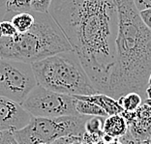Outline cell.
Masks as SVG:
<instances>
[{
	"label": "cell",
	"instance_id": "1",
	"mask_svg": "<svg viewBox=\"0 0 151 144\" xmlns=\"http://www.w3.org/2000/svg\"><path fill=\"white\" fill-rule=\"evenodd\" d=\"M57 22L99 93L106 94L115 58V0H52Z\"/></svg>",
	"mask_w": 151,
	"mask_h": 144
},
{
	"label": "cell",
	"instance_id": "2",
	"mask_svg": "<svg viewBox=\"0 0 151 144\" xmlns=\"http://www.w3.org/2000/svg\"><path fill=\"white\" fill-rule=\"evenodd\" d=\"M117 34L115 58L106 94L117 99L130 92L145 94L151 73V29L134 0H115Z\"/></svg>",
	"mask_w": 151,
	"mask_h": 144
},
{
	"label": "cell",
	"instance_id": "3",
	"mask_svg": "<svg viewBox=\"0 0 151 144\" xmlns=\"http://www.w3.org/2000/svg\"><path fill=\"white\" fill-rule=\"evenodd\" d=\"M33 13L35 21L28 31L14 37L0 38V59L32 64L57 53L74 50L49 13Z\"/></svg>",
	"mask_w": 151,
	"mask_h": 144
},
{
	"label": "cell",
	"instance_id": "4",
	"mask_svg": "<svg viewBox=\"0 0 151 144\" xmlns=\"http://www.w3.org/2000/svg\"><path fill=\"white\" fill-rule=\"evenodd\" d=\"M31 66L37 83L49 90L71 96L99 93L74 50L47 57Z\"/></svg>",
	"mask_w": 151,
	"mask_h": 144
},
{
	"label": "cell",
	"instance_id": "5",
	"mask_svg": "<svg viewBox=\"0 0 151 144\" xmlns=\"http://www.w3.org/2000/svg\"><path fill=\"white\" fill-rule=\"evenodd\" d=\"M86 115H69L60 117H34L24 128L13 132L19 144H51L62 136H82L85 133Z\"/></svg>",
	"mask_w": 151,
	"mask_h": 144
},
{
	"label": "cell",
	"instance_id": "6",
	"mask_svg": "<svg viewBox=\"0 0 151 144\" xmlns=\"http://www.w3.org/2000/svg\"><path fill=\"white\" fill-rule=\"evenodd\" d=\"M37 84L31 64L0 59V96L22 104Z\"/></svg>",
	"mask_w": 151,
	"mask_h": 144
},
{
	"label": "cell",
	"instance_id": "7",
	"mask_svg": "<svg viewBox=\"0 0 151 144\" xmlns=\"http://www.w3.org/2000/svg\"><path fill=\"white\" fill-rule=\"evenodd\" d=\"M76 104L77 99L74 96L57 93L37 84L22 105L34 117L53 118L81 115L76 109Z\"/></svg>",
	"mask_w": 151,
	"mask_h": 144
},
{
	"label": "cell",
	"instance_id": "8",
	"mask_svg": "<svg viewBox=\"0 0 151 144\" xmlns=\"http://www.w3.org/2000/svg\"><path fill=\"white\" fill-rule=\"evenodd\" d=\"M31 118L22 104L0 96V131H19L28 125Z\"/></svg>",
	"mask_w": 151,
	"mask_h": 144
},
{
	"label": "cell",
	"instance_id": "9",
	"mask_svg": "<svg viewBox=\"0 0 151 144\" xmlns=\"http://www.w3.org/2000/svg\"><path fill=\"white\" fill-rule=\"evenodd\" d=\"M128 130L137 139L145 140L151 135V107L145 102L135 110V117L128 123Z\"/></svg>",
	"mask_w": 151,
	"mask_h": 144
},
{
	"label": "cell",
	"instance_id": "10",
	"mask_svg": "<svg viewBox=\"0 0 151 144\" xmlns=\"http://www.w3.org/2000/svg\"><path fill=\"white\" fill-rule=\"evenodd\" d=\"M78 100H84L91 102L93 104L99 105L102 107L104 110L107 112L108 115H113V114H120L124 109L118 104V102L116 99L111 97L107 94L104 93H97L94 95H88V96H83V95H77L74 96Z\"/></svg>",
	"mask_w": 151,
	"mask_h": 144
},
{
	"label": "cell",
	"instance_id": "11",
	"mask_svg": "<svg viewBox=\"0 0 151 144\" xmlns=\"http://www.w3.org/2000/svg\"><path fill=\"white\" fill-rule=\"evenodd\" d=\"M127 131L128 124L121 114L109 115L106 117L103 125V132L106 135H111L113 138H119L120 136L124 135Z\"/></svg>",
	"mask_w": 151,
	"mask_h": 144
},
{
	"label": "cell",
	"instance_id": "12",
	"mask_svg": "<svg viewBox=\"0 0 151 144\" xmlns=\"http://www.w3.org/2000/svg\"><path fill=\"white\" fill-rule=\"evenodd\" d=\"M34 21H35V16L32 11L18 13L11 19V22L18 33L27 32L32 27Z\"/></svg>",
	"mask_w": 151,
	"mask_h": 144
},
{
	"label": "cell",
	"instance_id": "13",
	"mask_svg": "<svg viewBox=\"0 0 151 144\" xmlns=\"http://www.w3.org/2000/svg\"><path fill=\"white\" fill-rule=\"evenodd\" d=\"M76 109L78 114L86 116H101V117H108V114L104 109L99 105L93 104L91 102L84 100H78L76 104Z\"/></svg>",
	"mask_w": 151,
	"mask_h": 144
},
{
	"label": "cell",
	"instance_id": "14",
	"mask_svg": "<svg viewBox=\"0 0 151 144\" xmlns=\"http://www.w3.org/2000/svg\"><path fill=\"white\" fill-rule=\"evenodd\" d=\"M117 102L123 109L127 111H135L142 104V96L137 92H130L121 96L117 99Z\"/></svg>",
	"mask_w": 151,
	"mask_h": 144
},
{
	"label": "cell",
	"instance_id": "15",
	"mask_svg": "<svg viewBox=\"0 0 151 144\" xmlns=\"http://www.w3.org/2000/svg\"><path fill=\"white\" fill-rule=\"evenodd\" d=\"M106 117L101 116H90L85 122V132L88 133H95V135H104L103 132V125H104Z\"/></svg>",
	"mask_w": 151,
	"mask_h": 144
},
{
	"label": "cell",
	"instance_id": "16",
	"mask_svg": "<svg viewBox=\"0 0 151 144\" xmlns=\"http://www.w3.org/2000/svg\"><path fill=\"white\" fill-rule=\"evenodd\" d=\"M8 13H23L31 11V0H8Z\"/></svg>",
	"mask_w": 151,
	"mask_h": 144
},
{
	"label": "cell",
	"instance_id": "17",
	"mask_svg": "<svg viewBox=\"0 0 151 144\" xmlns=\"http://www.w3.org/2000/svg\"><path fill=\"white\" fill-rule=\"evenodd\" d=\"M17 34H18V32H17L16 28L14 27L11 21L5 19L0 21V38L14 37Z\"/></svg>",
	"mask_w": 151,
	"mask_h": 144
},
{
	"label": "cell",
	"instance_id": "18",
	"mask_svg": "<svg viewBox=\"0 0 151 144\" xmlns=\"http://www.w3.org/2000/svg\"><path fill=\"white\" fill-rule=\"evenodd\" d=\"M52 0H31V11L37 13H49Z\"/></svg>",
	"mask_w": 151,
	"mask_h": 144
},
{
	"label": "cell",
	"instance_id": "19",
	"mask_svg": "<svg viewBox=\"0 0 151 144\" xmlns=\"http://www.w3.org/2000/svg\"><path fill=\"white\" fill-rule=\"evenodd\" d=\"M0 144H19L15 136L13 135V132L10 131H2L1 138H0Z\"/></svg>",
	"mask_w": 151,
	"mask_h": 144
},
{
	"label": "cell",
	"instance_id": "20",
	"mask_svg": "<svg viewBox=\"0 0 151 144\" xmlns=\"http://www.w3.org/2000/svg\"><path fill=\"white\" fill-rule=\"evenodd\" d=\"M118 139L120 140V142L122 144H143L142 140H139V139H137L134 138V136L131 135V133L129 132V130L127 131V133L124 135L120 136Z\"/></svg>",
	"mask_w": 151,
	"mask_h": 144
},
{
	"label": "cell",
	"instance_id": "21",
	"mask_svg": "<svg viewBox=\"0 0 151 144\" xmlns=\"http://www.w3.org/2000/svg\"><path fill=\"white\" fill-rule=\"evenodd\" d=\"M134 3L139 12L151 9V0H134Z\"/></svg>",
	"mask_w": 151,
	"mask_h": 144
},
{
	"label": "cell",
	"instance_id": "22",
	"mask_svg": "<svg viewBox=\"0 0 151 144\" xmlns=\"http://www.w3.org/2000/svg\"><path fill=\"white\" fill-rule=\"evenodd\" d=\"M140 18L143 20V22L145 23L146 26L149 29H151V9L143 10V11L139 12Z\"/></svg>",
	"mask_w": 151,
	"mask_h": 144
},
{
	"label": "cell",
	"instance_id": "23",
	"mask_svg": "<svg viewBox=\"0 0 151 144\" xmlns=\"http://www.w3.org/2000/svg\"><path fill=\"white\" fill-rule=\"evenodd\" d=\"M7 3H8V0H0V21L4 19L6 14L8 13V11H7Z\"/></svg>",
	"mask_w": 151,
	"mask_h": 144
},
{
	"label": "cell",
	"instance_id": "24",
	"mask_svg": "<svg viewBox=\"0 0 151 144\" xmlns=\"http://www.w3.org/2000/svg\"><path fill=\"white\" fill-rule=\"evenodd\" d=\"M114 138H112V136L111 135H106V133H104V135H103V141L106 143H109V142H111V140H113Z\"/></svg>",
	"mask_w": 151,
	"mask_h": 144
},
{
	"label": "cell",
	"instance_id": "25",
	"mask_svg": "<svg viewBox=\"0 0 151 144\" xmlns=\"http://www.w3.org/2000/svg\"><path fill=\"white\" fill-rule=\"evenodd\" d=\"M145 95L147 99H151V84H149L148 86L145 89Z\"/></svg>",
	"mask_w": 151,
	"mask_h": 144
},
{
	"label": "cell",
	"instance_id": "26",
	"mask_svg": "<svg viewBox=\"0 0 151 144\" xmlns=\"http://www.w3.org/2000/svg\"><path fill=\"white\" fill-rule=\"evenodd\" d=\"M106 144H122L121 142H120V140L118 138H114L113 140H111V142H109V143H106Z\"/></svg>",
	"mask_w": 151,
	"mask_h": 144
},
{
	"label": "cell",
	"instance_id": "27",
	"mask_svg": "<svg viewBox=\"0 0 151 144\" xmlns=\"http://www.w3.org/2000/svg\"><path fill=\"white\" fill-rule=\"evenodd\" d=\"M143 144H151V138H147L143 140Z\"/></svg>",
	"mask_w": 151,
	"mask_h": 144
},
{
	"label": "cell",
	"instance_id": "28",
	"mask_svg": "<svg viewBox=\"0 0 151 144\" xmlns=\"http://www.w3.org/2000/svg\"><path fill=\"white\" fill-rule=\"evenodd\" d=\"M145 102L146 105H148L149 107H151V99H146V100H145Z\"/></svg>",
	"mask_w": 151,
	"mask_h": 144
},
{
	"label": "cell",
	"instance_id": "29",
	"mask_svg": "<svg viewBox=\"0 0 151 144\" xmlns=\"http://www.w3.org/2000/svg\"><path fill=\"white\" fill-rule=\"evenodd\" d=\"M151 84V73H150V75H149V78H148V85Z\"/></svg>",
	"mask_w": 151,
	"mask_h": 144
},
{
	"label": "cell",
	"instance_id": "30",
	"mask_svg": "<svg viewBox=\"0 0 151 144\" xmlns=\"http://www.w3.org/2000/svg\"><path fill=\"white\" fill-rule=\"evenodd\" d=\"M1 133H2V131H0V138H1Z\"/></svg>",
	"mask_w": 151,
	"mask_h": 144
},
{
	"label": "cell",
	"instance_id": "31",
	"mask_svg": "<svg viewBox=\"0 0 151 144\" xmlns=\"http://www.w3.org/2000/svg\"><path fill=\"white\" fill-rule=\"evenodd\" d=\"M38 144H47V143H38Z\"/></svg>",
	"mask_w": 151,
	"mask_h": 144
},
{
	"label": "cell",
	"instance_id": "32",
	"mask_svg": "<svg viewBox=\"0 0 151 144\" xmlns=\"http://www.w3.org/2000/svg\"><path fill=\"white\" fill-rule=\"evenodd\" d=\"M151 138V135H150V138Z\"/></svg>",
	"mask_w": 151,
	"mask_h": 144
}]
</instances>
